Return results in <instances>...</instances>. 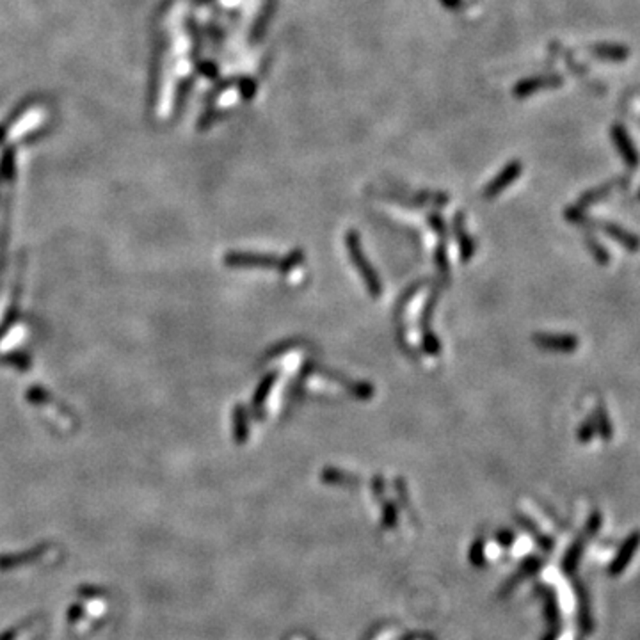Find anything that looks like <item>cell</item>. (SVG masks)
I'll return each mask as SVG.
<instances>
[{
    "instance_id": "obj_1",
    "label": "cell",
    "mask_w": 640,
    "mask_h": 640,
    "mask_svg": "<svg viewBox=\"0 0 640 640\" xmlns=\"http://www.w3.org/2000/svg\"><path fill=\"white\" fill-rule=\"evenodd\" d=\"M345 246L347 251H349V256H351V262L354 263L356 269H358L359 276H361L363 283H365L366 290L372 293L373 298H379L382 293V283L379 274L375 272L372 263L366 260L365 253H363L361 248V240H359V233L351 229V232H347L345 235Z\"/></svg>"
},
{
    "instance_id": "obj_2",
    "label": "cell",
    "mask_w": 640,
    "mask_h": 640,
    "mask_svg": "<svg viewBox=\"0 0 640 640\" xmlns=\"http://www.w3.org/2000/svg\"><path fill=\"white\" fill-rule=\"evenodd\" d=\"M226 263L232 267H258V269H281V258L274 255L260 253H232L226 256Z\"/></svg>"
},
{
    "instance_id": "obj_3",
    "label": "cell",
    "mask_w": 640,
    "mask_h": 640,
    "mask_svg": "<svg viewBox=\"0 0 640 640\" xmlns=\"http://www.w3.org/2000/svg\"><path fill=\"white\" fill-rule=\"evenodd\" d=\"M453 235L459 242L461 262L468 263L473 258V253H475V242H473V236L465 229V218H462L461 212L455 213V218H453Z\"/></svg>"
},
{
    "instance_id": "obj_4",
    "label": "cell",
    "mask_w": 640,
    "mask_h": 640,
    "mask_svg": "<svg viewBox=\"0 0 640 640\" xmlns=\"http://www.w3.org/2000/svg\"><path fill=\"white\" fill-rule=\"evenodd\" d=\"M278 370H272L260 381L258 388H256L255 395H253V409H255V418H263V402L267 400V395L271 393V389L274 388V382L278 381Z\"/></svg>"
},
{
    "instance_id": "obj_5",
    "label": "cell",
    "mask_w": 640,
    "mask_h": 640,
    "mask_svg": "<svg viewBox=\"0 0 640 640\" xmlns=\"http://www.w3.org/2000/svg\"><path fill=\"white\" fill-rule=\"evenodd\" d=\"M518 171H519L518 166H511V168H507L505 171H503L502 175L498 176V178L493 180V182L489 183L488 189L484 191L486 198L489 199V198H495L496 194H500V192H502L503 189L507 187V183L512 182V180H514L516 176H518Z\"/></svg>"
},
{
    "instance_id": "obj_6",
    "label": "cell",
    "mask_w": 640,
    "mask_h": 640,
    "mask_svg": "<svg viewBox=\"0 0 640 640\" xmlns=\"http://www.w3.org/2000/svg\"><path fill=\"white\" fill-rule=\"evenodd\" d=\"M535 343L539 347H545V349H559V351H569L573 347L576 345L575 338H569V336H549V335H538L533 336Z\"/></svg>"
},
{
    "instance_id": "obj_7",
    "label": "cell",
    "mask_w": 640,
    "mask_h": 640,
    "mask_svg": "<svg viewBox=\"0 0 640 640\" xmlns=\"http://www.w3.org/2000/svg\"><path fill=\"white\" fill-rule=\"evenodd\" d=\"M322 479H324L326 482H333V484H338V486H358V482H359L358 476L351 475V473L340 472V469H335V468H324V472H322Z\"/></svg>"
},
{
    "instance_id": "obj_8",
    "label": "cell",
    "mask_w": 640,
    "mask_h": 640,
    "mask_svg": "<svg viewBox=\"0 0 640 640\" xmlns=\"http://www.w3.org/2000/svg\"><path fill=\"white\" fill-rule=\"evenodd\" d=\"M438 293H439L438 288L432 290L431 295H429V299H427V302L423 305L422 315H420V329H422V333L429 331V328H431V320H432V315H434V308H436V305H438Z\"/></svg>"
},
{
    "instance_id": "obj_9",
    "label": "cell",
    "mask_w": 640,
    "mask_h": 640,
    "mask_svg": "<svg viewBox=\"0 0 640 640\" xmlns=\"http://www.w3.org/2000/svg\"><path fill=\"white\" fill-rule=\"evenodd\" d=\"M343 388L351 393L352 396H356V399H359V400H368V399H372V395H373V386L370 385V382L352 381V379H349Z\"/></svg>"
},
{
    "instance_id": "obj_10",
    "label": "cell",
    "mask_w": 640,
    "mask_h": 640,
    "mask_svg": "<svg viewBox=\"0 0 640 640\" xmlns=\"http://www.w3.org/2000/svg\"><path fill=\"white\" fill-rule=\"evenodd\" d=\"M302 345H305V342H302V340H298V338L279 342L278 345H272L271 349L265 352V359H276V358H279V356L286 354L288 351H292V349H299V347H302Z\"/></svg>"
},
{
    "instance_id": "obj_11",
    "label": "cell",
    "mask_w": 640,
    "mask_h": 640,
    "mask_svg": "<svg viewBox=\"0 0 640 640\" xmlns=\"http://www.w3.org/2000/svg\"><path fill=\"white\" fill-rule=\"evenodd\" d=\"M302 263H305V253H302L301 249H293V251H290L288 255L281 258L279 274H288V272H292L293 269H298Z\"/></svg>"
},
{
    "instance_id": "obj_12",
    "label": "cell",
    "mask_w": 640,
    "mask_h": 640,
    "mask_svg": "<svg viewBox=\"0 0 640 640\" xmlns=\"http://www.w3.org/2000/svg\"><path fill=\"white\" fill-rule=\"evenodd\" d=\"M233 418H235L236 443H244L246 438H248V416H246L244 408H236Z\"/></svg>"
},
{
    "instance_id": "obj_13",
    "label": "cell",
    "mask_w": 640,
    "mask_h": 640,
    "mask_svg": "<svg viewBox=\"0 0 640 640\" xmlns=\"http://www.w3.org/2000/svg\"><path fill=\"white\" fill-rule=\"evenodd\" d=\"M422 345H423V351H425L427 354L439 356V352H441V342H439V338L431 331V329L423 333Z\"/></svg>"
},
{
    "instance_id": "obj_14",
    "label": "cell",
    "mask_w": 640,
    "mask_h": 640,
    "mask_svg": "<svg viewBox=\"0 0 640 640\" xmlns=\"http://www.w3.org/2000/svg\"><path fill=\"white\" fill-rule=\"evenodd\" d=\"M429 222H431L432 229H434V232L438 233L439 239L445 240V242H446V239H448V229H446L445 221H443V219L439 218V215H434V213H432V215H429Z\"/></svg>"
}]
</instances>
